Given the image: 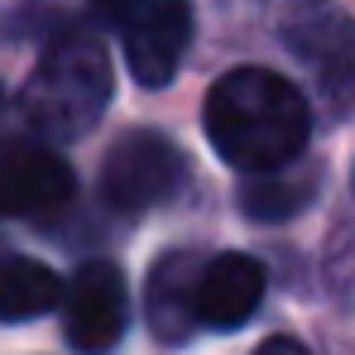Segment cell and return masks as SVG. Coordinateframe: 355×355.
<instances>
[{
	"label": "cell",
	"instance_id": "obj_6",
	"mask_svg": "<svg viewBox=\"0 0 355 355\" xmlns=\"http://www.w3.org/2000/svg\"><path fill=\"white\" fill-rule=\"evenodd\" d=\"M264 297V264L254 254L226 250L216 259L202 264L197 288H192V322L211 327V331H236L254 317Z\"/></svg>",
	"mask_w": 355,
	"mask_h": 355
},
{
	"label": "cell",
	"instance_id": "obj_1",
	"mask_svg": "<svg viewBox=\"0 0 355 355\" xmlns=\"http://www.w3.org/2000/svg\"><path fill=\"white\" fill-rule=\"evenodd\" d=\"M202 125L221 164L259 178L297 164L312 130V111L288 77L269 67H236L221 82H211Z\"/></svg>",
	"mask_w": 355,
	"mask_h": 355
},
{
	"label": "cell",
	"instance_id": "obj_9",
	"mask_svg": "<svg viewBox=\"0 0 355 355\" xmlns=\"http://www.w3.org/2000/svg\"><path fill=\"white\" fill-rule=\"evenodd\" d=\"M197 254L192 250H173L154 264V279H149V327L154 336L164 341H182L197 322H192V288H197Z\"/></svg>",
	"mask_w": 355,
	"mask_h": 355
},
{
	"label": "cell",
	"instance_id": "obj_7",
	"mask_svg": "<svg viewBox=\"0 0 355 355\" xmlns=\"http://www.w3.org/2000/svg\"><path fill=\"white\" fill-rule=\"evenodd\" d=\"M284 39H288V49H293L297 58L322 77L327 92H336V87L351 82V72H355V19L341 15L336 5L302 0L293 10V19H288V29H284Z\"/></svg>",
	"mask_w": 355,
	"mask_h": 355
},
{
	"label": "cell",
	"instance_id": "obj_13",
	"mask_svg": "<svg viewBox=\"0 0 355 355\" xmlns=\"http://www.w3.org/2000/svg\"><path fill=\"white\" fill-rule=\"evenodd\" d=\"M254 355H312V351H307L302 341H293V336H269Z\"/></svg>",
	"mask_w": 355,
	"mask_h": 355
},
{
	"label": "cell",
	"instance_id": "obj_8",
	"mask_svg": "<svg viewBox=\"0 0 355 355\" xmlns=\"http://www.w3.org/2000/svg\"><path fill=\"white\" fill-rule=\"evenodd\" d=\"M77 178L53 149H10L0 159V216H53L72 202Z\"/></svg>",
	"mask_w": 355,
	"mask_h": 355
},
{
	"label": "cell",
	"instance_id": "obj_4",
	"mask_svg": "<svg viewBox=\"0 0 355 355\" xmlns=\"http://www.w3.org/2000/svg\"><path fill=\"white\" fill-rule=\"evenodd\" d=\"M62 336L82 355H106L125 336V274L111 259H92L77 269L67 288Z\"/></svg>",
	"mask_w": 355,
	"mask_h": 355
},
{
	"label": "cell",
	"instance_id": "obj_2",
	"mask_svg": "<svg viewBox=\"0 0 355 355\" xmlns=\"http://www.w3.org/2000/svg\"><path fill=\"white\" fill-rule=\"evenodd\" d=\"M111 92H116V67L106 44H96L92 34H67L24 82L19 111L44 139H82L106 116Z\"/></svg>",
	"mask_w": 355,
	"mask_h": 355
},
{
	"label": "cell",
	"instance_id": "obj_5",
	"mask_svg": "<svg viewBox=\"0 0 355 355\" xmlns=\"http://www.w3.org/2000/svg\"><path fill=\"white\" fill-rule=\"evenodd\" d=\"M192 39V5L187 0H149L125 24V67L139 87H168Z\"/></svg>",
	"mask_w": 355,
	"mask_h": 355
},
{
	"label": "cell",
	"instance_id": "obj_10",
	"mask_svg": "<svg viewBox=\"0 0 355 355\" xmlns=\"http://www.w3.org/2000/svg\"><path fill=\"white\" fill-rule=\"evenodd\" d=\"M62 302V279L24 254L0 259V322H34L39 312Z\"/></svg>",
	"mask_w": 355,
	"mask_h": 355
},
{
	"label": "cell",
	"instance_id": "obj_3",
	"mask_svg": "<svg viewBox=\"0 0 355 355\" xmlns=\"http://www.w3.org/2000/svg\"><path fill=\"white\" fill-rule=\"evenodd\" d=\"M182 187V154L168 135L159 130H125L101 168V197L111 211L139 216L164 207Z\"/></svg>",
	"mask_w": 355,
	"mask_h": 355
},
{
	"label": "cell",
	"instance_id": "obj_12",
	"mask_svg": "<svg viewBox=\"0 0 355 355\" xmlns=\"http://www.w3.org/2000/svg\"><path fill=\"white\" fill-rule=\"evenodd\" d=\"M144 5H149V0H92V15H96L101 24H111V29H125Z\"/></svg>",
	"mask_w": 355,
	"mask_h": 355
},
{
	"label": "cell",
	"instance_id": "obj_11",
	"mask_svg": "<svg viewBox=\"0 0 355 355\" xmlns=\"http://www.w3.org/2000/svg\"><path fill=\"white\" fill-rule=\"evenodd\" d=\"M312 187H317V173H293V164H288L279 173H259L254 182H245L240 202L254 221H284V216L307 207Z\"/></svg>",
	"mask_w": 355,
	"mask_h": 355
}]
</instances>
